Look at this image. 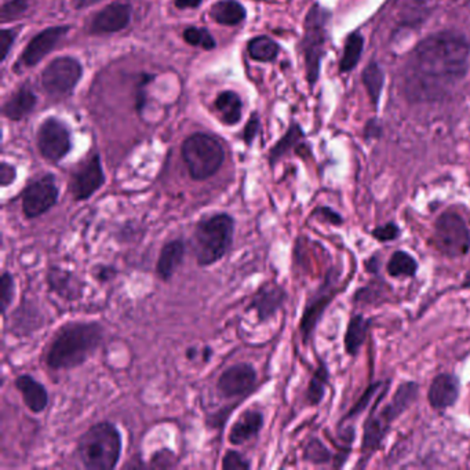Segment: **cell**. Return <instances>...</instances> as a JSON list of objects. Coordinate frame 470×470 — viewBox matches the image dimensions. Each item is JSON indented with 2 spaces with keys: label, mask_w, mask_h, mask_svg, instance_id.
I'll use <instances>...</instances> for the list:
<instances>
[{
  "label": "cell",
  "mask_w": 470,
  "mask_h": 470,
  "mask_svg": "<svg viewBox=\"0 0 470 470\" xmlns=\"http://www.w3.org/2000/svg\"><path fill=\"white\" fill-rule=\"evenodd\" d=\"M240 404V402H236L233 405H228V407H223L218 411L213 412V414L208 417V427L217 429V427H223L225 422L228 421V418L232 414L233 410Z\"/></svg>",
  "instance_id": "obj_42"
},
{
  "label": "cell",
  "mask_w": 470,
  "mask_h": 470,
  "mask_svg": "<svg viewBox=\"0 0 470 470\" xmlns=\"http://www.w3.org/2000/svg\"><path fill=\"white\" fill-rule=\"evenodd\" d=\"M263 422H265V418H263L262 411L257 409L245 410L233 422L230 435H228V442L235 447L243 446L260 435Z\"/></svg>",
  "instance_id": "obj_21"
},
{
  "label": "cell",
  "mask_w": 470,
  "mask_h": 470,
  "mask_svg": "<svg viewBox=\"0 0 470 470\" xmlns=\"http://www.w3.org/2000/svg\"><path fill=\"white\" fill-rule=\"evenodd\" d=\"M14 387L21 395L25 407L32 414H42L49 407V392L42 382L29 374H21L14 380Z\"/></svg>",
  "instance_id": "obj_22"
},
{
  "label": "cell",
  "mask_w": 470,
  "mask_h": 470,
  "mask_svg": "<svg viewBox=\"0 0 470 470\" xmlns=\"http://www.w3.org/2000/svg\"><path fill=\"white\" fill-rule=\"evenodd\" d=\"M338 285H340V273L334 270H330L325 276V282L308 298L300 322V333L303 344H308L312 340L325 309L337 295Z\"/></svg>",
  "instance_id": "obj_9"
},
{
  "label": "cell",
  "mask_w": 470,
  "mask_h": 470,
  "mask_svg": "<svg viewBox=\"0 0 470 470\" xmlns=\"http://www.w3.org/2000/svg\"><path fill=\"white\" fill-rule=\"evenodd\" d=\"M364 50V37L360 32H353L345 42L344 54L340 62L341 72H350L359 64Z\"/></svg>",
  "instance_id": "obj_30"
},
{
  "label": "cell",
  "mask_w": 470,
  "mask_h": 470,
  "mask_svg": "<svg viewBox=\"0 0 470 470\" xmlns=\"http://www.w3.org/2000/svg\"><path fill=\"white\" fill-rule=\"evenodd\" d=\"M17 178V168L12 164L4 163L0 164V185L4 188L12 185Z\"/></svg>",
  "instance_id": "obj_45"
},
{
  "label": "cell",
  "mask_w": 470,
  "mask_h": 470,
  "mask_svg": "<svg viewBox=\"0 0 470 470\" xmlns=\"http://www.w3.org/2000/svg\"><path fill=\"white\" fill-rule=\"evenodd\" d=\"M181 155L189 176L195 181H206L215 176L225 161V151L220 141L203 133L186 138Z\"/></svg>",
  "instance_id": "obj_6"
},
{
  "label": "cell",
  "mask_w": 470,
  "mask_h": 470,
  "mask_svg": "<svg viewBox=\"0 0 470 470\" xmlns=\"http://www.w3.org/2000/svg\"><path fill=\"white\" fill-rule=\"evenodd\" d=\"M363 84L367 90L368 97L372 99V106L377 108L380 104V94L385 84L384 69L377 62H370L363 71Z\"/></svg>",
  "instance_id": "obj_28"
},
{
  "label": "cell",
  "mask_w": 470,
  "mask_h": 470,
  "mask_svg": "<svg viewBox=\"0 0 470 470\" xmlns=\"http://www.w3.org/2000/svg\"><path fill=\"white\" fill-rule=\"evenodd\" d=\"M258 130H260V119H258L257 114L251 115L250 121L246 124L245 133H243V138L247 145H251L253 139L257 136Z\"/></svg>",
  "instance_id": "obj_47"
},
{
  "label": "cell",
  "mask_w": 470,
  "mask_h": 470,
  "mask_svg": "<svg viewBox=\"0 0 470 470\" xmlns=\"http://www.w3.org/2000/svg\"><path fill=\"white\" fill-rule=\"evenodd\" d=\"M106 340V328L98 322H69L50 341L43 362L53 372H71L89 362Z\"/></svg>",
  "instance_id": "obj_2"
},
{
  "label": "cell",
  "mask_w": 470,
  "mask_h": 470,
  "mask_svg": "<svg viewBox=\"0 0 470 470\" xmlns=\"http://www.w3.org/2000/svg\"><path fill=\"white\" fill-rule=\"evenodd\" d=\"M203 0H176V6L178 9H195L201 4Z\"/></svg>",
  "instance_id": "obj_48"
},
{
  "label": "cell",
  "mask_w": 470,
  "mask_h": 470,
  "mask_svg": "<svg viewBox=\"0 0 470 470\" xmlns=\"http://www.w3.org/2000/svg\"><path fill=\"white\" fill-rule=\"evenodd\" d=\"M303 131L298 124L293 123L288 129L287 133L278 139V143L275 144L270 152V166H275L280 159L285 158L288 152L297 148L300 145L301 141L303 139Z\"/></svg>",
  "instance_id": "obj_27"
},
{
  "label": "cell",
  "mask_w": 470,
  "mask_h": 470,
  "mask_svg": "<svg viewBox=\"0 0 470 470\" xmlns=\"http://www.w3.org/2000/svg\"><path fill=\"white\" fill-rule=\"evenodd\" d=\"M400 231L399 225L395 223H388L385 225L377 226L374 231H372V235L374 236V239H377L378 241H382V243H387V241L396 240L399 238Z\"/></svg>",
  "instance_id": "obj_41"
},
{
  "label": "cell",
  "mask_w": 470,
  "mask_h": 470,
  "mask_svg": "<svg viewBox=\"0 0 470 470\" xmlns=\"http://www.w3.org/2000/svg\"><path fill=\"white\" fill-rule=\"evenodd\" d=\"M118 270L114 265H106V263H99L93 270V276L97 282L109 283L118 276Z\"/></svg>",
  "instance_id": "obj_43"
},
{
  "label": "cell",
  "mask_w": 470,
  "mask_h": 470,
  "mask_svg": "<svg viewBox=\"0 0 470 470\" xmlns=\"http://www.w3.org/2000/svg\"><path fill=\"white\" fill-rule=\"evenodd\" d=\"M418 393H419V385L409 380L397 388L392 400L380 411L377 410V404L374 405L372 414L368 415L364 424L362 442L363 461H368L370 457L380 449V444L387 439L393 422L414 404Z\"/></svg>",
  "instance_id": "obj_5"
},
{
  "label": "cell",
  "mask_w": 470,
  "mask_h": 470,
  "mask_svg": "<svg viewBox=\"0 0 470 470\" xmlns=\"http://www.w3.org/2000/svg\"><path fill=\"white\" fill-rule=\"evenodd\" d=\"M123 440L115 424L97 422L79 437L76 454L87 470H114L121 461Z\"/></svg>",
  "instance_id": "obj_4"
},
{
  "label": "cell",
  "mask_w": 470,
  "mask_h": 470,
  "mask_svg": "<svg viewBox=\"0 0 470 470\" xmlns=\"http://www.w3.org/2000/svg\"><path fill=\"white\" fill-rule=\"evenodd\" d=\"M215 108L221 114L223 123L236 124L241 119V104L240 97L233 91H223L217 97L215 101Z\"/></svg>",
  "instance_id": "obj_29"
},
{
  "label": "cell",
  "mask_w": 470,
  "mask_h": 470,
  "mask_svg": "<svg viewBox=\"0 0 470 470\" xmlns=\"http://www.w3.org/2000/svg\"><path fill=\"white\" fill-rule=\"evenodd\" d=\"M392 278H414L417 275L418 262L411 254L405 251H395L387 266Z\"/></svg>",
  "instance_id": "obj_31"
},
{
  "label": "cell",
  "mask_w": 470,
  "mask_h": 470,
  "mask_svg": "<svg viewBox=\"0 0 470 470\" xmlns=\"http://www.w3.org/2000/svg\"><path fill=\"white\" fill-rule=\"evenodd\" d=\"M106 184L101 156L93 155L72 173L69 181V192L74 201H84L93 198Z\"/></svg>",
  "instance_id": "obj_13"
},
{
  "label": "cell",
  "mask_w": 470,
  "mask_h": 470,
  "mask_svg": "<svg viewBox=\"0 0 470 470\" xmlns=\"http://www.w3.org/2000/svg\"><path fill=\"white\" fill-rule=\"evenodd\" d=\"M149 465L152 467H156V469H170V467H176L178 465V457L171 450L161 449L152 455Z\"/></svg>",
  "instance_id": "obj_39"
},
{
  "label": "cell",
  "mask_w": 470,
  "mask_h": 470,
  "mask_svg": "<svg viewBox=\"0 0 470 470\" xmlns=\"http://www.w3.org/2000/svg\"><path fill=\"white\" fill-rule=\"evenodd\" d=\"M235 230L236 220L231 214L214 213L200 218L192 235L196 263L208 268L223 261L232 248Z\"/></svg>",
  "instance_id": "obj_3"
},
{
  "label": "cell",
  "mask_w": 470,
  "mask_h": 470,
  "mask_svg": "<svg viewBox=\"0 0 470 470\" xmlns=\"http://www.w3.org/2000/svg\"><path fill=\"white\" fill-rule=\"evenodd\" d=\"M303 459L313 465H325L333 461V454L327 447L323 444L322 440L313 437L308 442L303 450Z\"/></svg>",
  "instance_id": "obj_35"
},
{
  "label": "cell",
  "mask_w": 470,
  "mask_h": 470,
  "mask_svg": "<svg viewBox=\"0 0 470 470\" xmlns=\"http://www.w3.org/2000/svg\"><path fill=\"white\" fill-rule=\"evenodd\" d=\"M184 39H185L186 43L192 44V46H201L206 50H211L215 47L214 37L206 29L195 28V27L185 29Z\"/></svg>",
  "instance_id": "obj_36"
},
{
  "label": "cell",
  "mask_w": 470,
  "mask_h": 470,
  "mask_svg": "<svg viewBox=\"0 0 470 470\" xmlns=\"http://www.w3.org/2000/svg\"><path fill=\"white\" fill-rule=\"evenodd\" d=\"M328 370L325 363H320L319 367L316 368L315 374L310 378L309 385L307 389V402L309 405H319L325 399V388L328 384Z\"/></svg>",
  "instance_id": "obj_32"
},
{
  "label": "cell",
  "mask_w": 470,
  "mask_h": 470,
  "mask_svg": "<svg viewBox=\"0 0 470 470\" xmlns=\"http://www.w3.org/2000/svg\"><path fill=\"white\" fill-rule=\"evenodd\" d=\"M185 356H186V359L191 360V362H192V360L198 359V356H199L198 348H193V347L188 348V349H186Z\"/></svg>",
  "instance_id": "obj_50"
},
{
  "label": "cell",
  "mask_w": 470,
  "mask_h": 470,
  "mask_svg": "<svg viewBox=\"0 0 470 470\" xmlns=\"http://www.w3.org/2000/svg\"><path fill=\"white\" fill-rule=\"evenodd\" d=\"M221 467L223 470H248L251 469V462L241 452L230 450L223 455Z\"/></svg>",
  "instance_id": "obj_37"
},
{
  "label": "cell",
  "mask_w": 470,
  "mask_h": 470,
  "mask_svg": "<svg viewBox=\"0 0 470 470\" xmlns=\"http://www.w3.org/2000/svg\"><path fill=\"white\" fill-rule=\"evenodd\" d=\"M28 9V0H10L2 7V21H12L21 17Z\"/></svg>",
  "instance_id": "obj_40"
},
{
  "label": "cell",
  "mask_w": 470,
  "mask_h": 470,
  "mask_svg": "<svg viewBox=\"0 0 470 470\" xmlns=\"http://www.w3.org/2000/svg\"><path fill=\"white\" fill-rule=\"evenodd\" d=\"M470 43L458 32L443 31L419 42L405 61L403 90L412 103L444 98L469 69Z\"/></svg>",
  "instance_id": "obj_1"
},
{
  "label": "cell",
  "mask_w": 470,
  "mask_h": 470,
  "mask_svg": "<svg viewBox=\"0 0 470 470\" xmlns=\"http://www.w3.org/2000/svg\"><path fill=\"white\" fill-rule=\"evenodd\" d=\"M37 146L46 161L59 163L71 152V133L57 119H47L37 133Z\"/></svg>",
  "instance_id": "obj_14"
},
{
  "label": "cell",
  "mask_w": 470,
  "mask_h": 470,
  "mask_svg": "<svg viewBox=\"0 0 470 470\" xmlns=\"http://www.w3.org/2000/svg\"><path fill=\"white\" fill-rule=\"evenodd\" d=\"M17 283L16 278L9 270H4L0 276V309L4 319L7 317V312L12 308V302L16 300Z\"/></svg>",
  "instance_id": "obj_34"
},
{
  "label": "cell",
  "mask_w": 470,
  "mask_h": 470,
  "mask_svg": "<svg viewBox=\"0 0 470 470\" xmlns=\"http://www.w3.org/2000/svg\"><path fill=\"white\" fill-rule=\"evenodd\" d=\"M131 21V7L126 4H112L104 7L91 22L93 34H115Z\"/></svg>",
  "instance_id": "obj_19"
},
{
  "label": "cell",
  "mask_w": 470,
  "mask_h": 470,
  "mask_svg": "<svg viewBox=\"0 0 470 470\" xmlns=\"http://www.w3.org/2000/svg\"><path fill=\"white\" fill-rule=\"evenodd\" d=\"M82 69L78 59L71 57H59L50 62L42 74V83L44 90L53 97H64L74 90V86L81 81Z\"/></svg>",
  "instance_id": "obj_11"
},
{
  "label": "cell",
  "mask_w": 470,
  "mask_h": 470,
  "mask_svg": "<svg viewBox=\"0 0 470 470\" xmlns=\"http://www.w3.org/2000/svg\"><path fill=\"white\" fill-rule=\"evenodd\" d=\"M435 245L449 258H459L470 251V230L455 211L443 213L435 225Z\"/></svg>",
  "instance_id": "obj_8"
},
{
  "label": "cell",
  "mask_w": 470,
  "mask_h": 470,
  "mask_svg": "<svg viewBox=\"0 0 470 470\" xmlns=\"http://www.w3.org/2000/svg\"><path fill=\"white\" fill-rule=\"evenodd\" d=\"M328 21H330V12L320 4H315L310 7L303 22L301 49L305 57L307 78L310 86L316 84L319 79L320 66L325 54V43L328 39Z\"/></svg>",
  "instance_id": "obj_7"
},
{
  "label": "cell",
  "mask_w": 470,
  "mask_h": 470,
  "mask_svg": "<svg viewBox=\"0 0 470 470\" xmlns=\"http://www.w3.org/2000/svg\"><path fill=\"white\" fill-rule=\"evenodd\" d=\"M44 325V315L34 301L21 300L20 307L12 312L10 319V333L16 337H29L42 330Z\"/></svg>",
  "instance_id": "obj_18"
},
{
  "label": "cell",
  "mask_w": 470,
  "mask_h": 470,
  "mask_svg": "<svg viewBox=\"0 0 470 470\" xmlns=\"http://www.w3.org/2000/svg\"><path fill=\"white\" fill-rule=\"evenodd\" d=\"M258 384L257 370L250 363L226 368L217 380V392L223 399H246Z\"/></svg>",
  "instance_id": "obj_12"
},
{
  "label": "cell",
  "mask_w": 470,
  "mask_h": 470,
  "mask_svg": "<svg viewBox=\"0 0 470 470\" xmlns=\"http://www.w3.org/2000/svg\"><path fill=\"white\" fill-rule=\"evenodd\" d=\"M462 287H470V270L465 276L464 283H462Z\"/></svg>",
  "instance_id": "obj_52"
},
{
  "label": "cell",
  "mask_w": 470,
  "mask_h": 470,
  "mask_svg": "<svg viewBox=\"0 0 470 470\" xmlns=\"http://www.w3.org/2000/svg\"><path fill=\"white\" fill-rule=\"evenodd\" d=\"M370 330V320L365 319L363 315L352 316L345 333V352L350 356L359 353L360 348L365 342V338Z\"/></svg>",
  "instance_id": "obj_24"
},
{
  "label": "cell",
  "mask_w": 470,
  "mask_h": 470,
  "mask_svg": "<svg viewBox=\"0 0 470 470\" xmlns=\"http://www.w3.org/2000/svg\"><path fill=\"white\" fill-rule=\"evenodd\" d=\"M382 385H384V382H375V384L370 385V387L367 388V390L363 393L362 399L356 403L355 407H353V409L348 412L344 421H349V419H352V418L362 414V412L367 409L368 405H370V402H372V397H374L377 393H380L378 392V389L382 388Z\"/></svg>",
  "instance_id": "obj_38"
},
{
  "label": "cell",
  "mask_w": 470,
  "mask_h": 470,
  "mask_svg": "<svg viewBox=\"0 0 470 470\" xmlns=\"http://www.w3.org/2000/svg\"><path fill=\"white\" fill-rule=\"evenodd\" d=\"M186 245L183 239L164 243L156 262V276L161 282H170L185 261Z\"/></svg>",
  "instance_id": "obj_20"
},
{
  "label": "cell",
  "mask_w": 470,
  "mask_h": 470,
  "mask_svg": "<svg viewBox=\"0 0 470 470\" xmlns=\"http://www.w3.org/2000/svg\"><path fill=\"white\" fill-rule=\"evenodd\" d=\"M214 350L211 347H206L205 349H203V362L208 363L211 362V359H213Z\"/></svg>",
  "instance_id": "obj_51"
},
{
  "label": "cell",
  "mask_w": 470,
  "mask_h": 470,
  "mask_svg": "<svg viewBox=\"0 0 470 470\" xmlns=\"http://www.w3.org/2000/svg\"><path fill=\"white\" fill-rule=\"evenodd\" d=\"M459 397V380L454 374H439L430 384L427 400L435 410L452 407Z\"/></svg>",
  "instance_id": "obj_23"
},
{
  "label": "cell",
  "mask_w": 470,
  "mask_h": 470,
  "mask_svg": "<svg viewBox=\"0 0 470 470\" xmlns=\"http://www.w3.org/2000/svg\"><path fill=\"white\" fill-rule=\"evenodd\" d=\"M210 16L218 24L232 27L246 19V10L236 0H220L211 7Z\"/></svg>",
  "instance_id": "obj_26"
},
{
  "label": "cell",
  "mask_w": 470,
  "mask_h": 470,
  "mask_svg": "<svg viewBox=\"0 0 470 470\" xmlns=\"http://www.w3.org/2000/svg\"><path fill=\"white\" fill-rule=\"evenodd\" d=\"M59 186L53 174H43L22 191V214L27 220H36L59 205Z\"/></svg>",
  "instance_id": "obj_10"
},
{
  "label": "cell",
  "mask_w": 470,
  "mask_h": 470,
  "mask_svg": "<svg viewBox=\"0 0 470 470\" xmlns=\"http://www.w3.org/2000/svg\"><path fill=\"white\" fill-rule=\"evenodd\" d=\"M68 27H51V28L39 32L29 42L28 46H27L24 53H22L21 61L24 62V66H37L47 54L53 51L54 47L61 41L62 37L68 34Z\"/></svg>",
  "instance_id": "obj_17"
},
{
  "label": "cell",
  "mask_w": 470,
  "mask_h": 470,
  "mask_svg": "<svg viewBox=\"0 0 470 470\" xmlns=\"http://www.w3.org/2000/svg\"><path fill=\"white\" fill-rule=\"evenodd\" d=\"M46 283L50 291L68 302L82 300L86 290V283L76 273L57 265L47 270Z\"/></svg>",
  "instance_id": "obj_16"
},
{
  "label": "cell",
  "mask_w": 470,
  "mask_h": 470,
  "mask_svg": "<svg viewBox=\"0 0 470 470\" xmlns=\"http://www.w3.org/2000/svg\"><path fill=\"white\" fill-rule=\"evenodd\" d=\"M36 106V96L27 87H22L4 104V115L12 121H20L28 115Z\"/></svg>",
  "instance_id": "obj_25"
},
{
  "label": "cell",
  "mask_w": 470,
  "mask_h": 470,
  "mask_svg": "<svg viewBox=\"0 0 470 470\" xmlns=\"http://www.w3.org/2000/svg\"><path fill=\"white\" fill-rule=\"evenodd\" d=\"M72 2H74V6L76 7V9H84V7L97 4L99 0H72Z\"/></svg>",
  "instance_id": "obj_49"
},
{
  "label": "cell",
  "mask_w": 470,
  "mask_h": 470,
  "mask_svg": "<svg viewBox=\"0 0 470 470\" xmlns=\"http://www.w3.org/2000/svg\"><path fill=\"white\" fill-rule=\"evenodd\" d=\"M313 214H315V215H319V217H322L323 220L327 221L328 223H332V225L340 226L344 223V220H342V217H341L340 214L330 208H316L315 213Z\"/></svg>",
  "instance_id": "obj_46"
},
{
  "label": "cell",
  "mask_w": 470,
  "mask_h": 470,
  "mask_svg": "<svg viewBox=\"0 0 470 470\" xmlns=\"http://www.w3.org/2000/svg\"><path fill=\"white\" fill-rule=\"evenodd\" d=\"M247 49L251 59L260 62L273 61L278 54V43L266 36L254 37Z\"/></svg>",
  "instance_id": "obj_33"
},
{
  "label": "cell",
  "mask_w": 470,
  "mask_h": 470,
  "mask_svg": "<svg viewBox=\"0 0 470 470\" xmlns=\"http://www.w3.org/2000/svg\"><path fill=\"white\" fill-rule=\"evenodd\" d=\"M16 32L12 31V29H4V31L0 32V49H2L0 59H2V61H4L9 56L12 43L16 41Z\"/></svg>",
  "instance_id": "obj_44"
},
{
  "label": "cell",
  "mask_w": 470,
  "mask_h": 470,
  "mask_svg": "<svg viewBox=\"0 0 470 470\" xmlns=\"http://www.w3.org/2000/svg\"><path fill=\"white\" fill-rule=\"evenodd\" d=\"M287 291L276 282H265L254 293L247 310H254L258 322L265 323L278 315L287 301Z\"/></svg>",
  "instance_id": "obj_15"
}]
</instances>
